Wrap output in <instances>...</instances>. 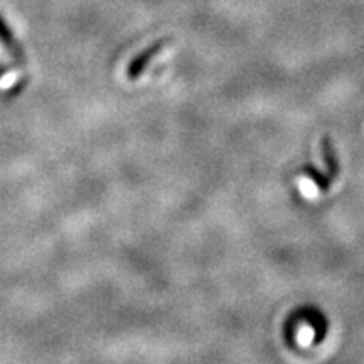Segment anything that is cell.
<instances>
[{
  "mask_svg": "<svg viewBox=\"0 0 364 364\" xmlns=\"http://www.w3.org/2000/svg\"><path fill=\"white\" fill-rule=\"evenodd\" d=\"M0 44H2L4 48H6L7 51L12 54V58L16 59L19 65H24L26 63L24 51H22L19 43H17L16 38H14V34L11 33V29H9L2 17H0Z\"/></svg>",
  "mask_w": 364,
  "mask_h": 364,
  "instance_id": "cell-4",
  "label": "cell"
},
{
  "mask_svg": "<svg viewBox=\"0 0 364 364\" xmlns=\"http://www.w3.org/2000/svg\"><path fill=\"white\" fill-rule=\"evenodd\" d=\"M322 317L318 314H304V316L295 317V322H290L289 336L295 339L299 346H309L314 341H318L326 326H322Z\"/></svg>",
  "mask_w": 364,
  "mask_h": 364,
  "instance_id": "cell-2",
  "label": "cell"
},
{
  "mask_svg": "<svg viewBox=\"0 0 364 364\" xmlns=\"http://www.w3.org/2000/svg\"><path fill=\"white\" fill-rule=\"evenodd\" d=\"M339 177L332 176L331 172H326V174H322V172H318L316 167H306V169H302L297 174V188L300 191V194L304 196V198L307 199H312V201H316V199H321V198H326L327 193L332 189V186L338 182Z\"/></svg>",
  "mask_w": 364,
  "mask_h": 364,
  "instance_id": "cell-1",
  "label": "cell"
},
{
  "mask_svg": "<svg viewBox=\"0 0 364 364\" xmlns=\"http://www.w3.org/2000/svg\"><path fill=\"white\" fill-rule=\"evenodd\" d=\"M167 44H169V39H161L157 41L156 44L150 46L149 49H145L144 53H140V56H136L134 61L130 63L129 66V71H127V75H129V80L135 81L140 78V75L145 71V68H147V65L150 61H152L154 58L157 56L159 53L164 51V49L167 48Z\"/></svg>",
  "mask_w": 364,
  "mask_h": 364,
  "instance_id": "cell-3",
  "label": "cell"
}]
</instances>
